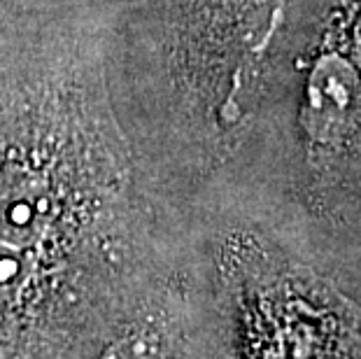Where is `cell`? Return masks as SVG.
Wrapping results in <instances>:
<instances>
[{"label":"cell","instance_id":"cell-1","mask_svg":"<svg viewBox=\"0 0 361 359\" xmlns=\"http://www.w3.org/2000/svg\"><path fill=\"white\" fill-rule=\"evenodd\" d=\"M98 359H164L161 343L149 331H130L110 343Z\"/></svg>","mask_w":361,"mask_h":359}]
</instances>
